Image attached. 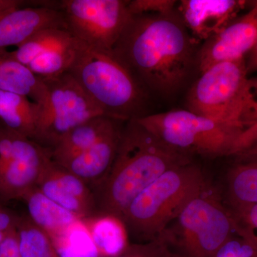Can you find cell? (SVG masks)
I'll list each match as a JSON object with an SVG mask.
<instances>
[{
    "label": "cell",
    "instance_id": "32",
    "mask_svg": "<svg viewBox=\"0 0 257 257\" xmlns=\"http://www.w3.org/2000/svg\"><path fill=\"white\" fill-rule=\"evenodd\" d=\"M19 217L0 207V244L10 231L16 229Z\"/></svg>",
    "mask_w": 257,
    "mask_h": 257
},
{
    "label": "cell",
    "instance_id": "26",
    "mask_svg": "<svg viewBox=\"0 0 257 257\" xmlns=\"http://www.w3.org/2000/svg\"><path fill=\"white\" fill-rule=\"evenodd\" d=\"M237 121L245 128L257 126V77H248L245 82L240 99Z\"/></svg>",
    "mask_w": 257,
    "mask_h": 257
},
{
    "label": "cell",
    "instance_id": "13",
    "mask_svg": "<svg viewBox=\"0 0 257 257\" xmlns=\"http://www.w3.org/2000/svg\"><path fill=\"white\" fill-rule=\"evenodd\" d=\"M37 187L51 200L82 219L94 215L95 197L87 183L50 157L44 166Z\"/></svg>",
    "mask_w": 257,
    "mask_h": 257
},
{
    "label": "cell",
    "instance_id": "18",
    "mask_svg": "<svg viewBox=\"0 0 257 257\" xmlns=\"http://www.w3.org/2000/svg\"><path fill=\"white\" fill-rule=\"evenodd\" d=\"M82 219L100 257L117 256L130 245L128 230L119 216L97 213Z\"/></svg>",
    "mask_w": 257,
    "mask_h": 257
},
{
    "label": "cell",
    "instance_id": "16",
    "mask_svg": "<svg viewBox=\"0 0 257 257\" xmlns=\"http://www.w3.org/2000/svg\"><path fill=\"white\" fill-rule=\"evenodd\" d=\"M124 122L104 114L88 120L64 135L49 150L51 160L60 164L72 158L92 147Z\"/></svg>",
    "mask_w": 257,
    "mask_h": 257
},
{
    "label": "cell",
    "instance_id": "12",
    "mask_svg": "<svg viewBox=\"0 0 257 257\" xmlns=\"http://www.w3.org/2000/svg\"><path fill=\"white\" fill-rule=\"evenodd\" d=\"M253 2L241 0H182L176 11L194 40L202 45L217 36Z\"/></svg>",
    "mask_w": 257,
    "mask_h": 257
},
{
    "label": "cell",
    "instance_id": "35",
    "mask_svg": "<svg viewBox=\"0 0 257 257\" xmlns=\"http://www.w3.org/2000/svg\"><path fill=\"white\" fill-rule=\"evenodd\" d=\"M257 155V126L255 128L254 133H253V137L251 138V141H250L249 145H248L246 150L239 155Z\"/></svg>",
    "mask_w": 257,
    "mask_h": 257
},
{
    "label": "cell",
    "instance_id": "11",
    "mask_svg": "<svg viewBox=\"0 0 257 257\" xmlns=\"http://www.w3.org/2000/svg\"><path fill=\"white\" fill-rule=\"evenodd\" d=\"M257 42V1L217 36L204 42L198 52L197 68L202 72L212 64L244 58Z\"/></svg>",
    "mask_w": 257,
    "mask_h": 257
},
{
    "label": "cell",
    "instance_id": "27",
    "mask_svg": "<svg viewBox=\"0 0 257 257\" xmlns=\"http://www.w3.org/2000/svg\"><path fill=\"white\" fill-rule=\"evenodd\" d=\"M243 237L257 246V204L230 208Z\"/></svg>",
    "mask_w": 257,
    "mask_h": 257
},
{
    "label": "cell",
    "instance_id": "24",
    "mask_svg": "<svg viewBox=\"0 0 257 257\" xmlns=\"http://www.w3.org/2000/svg\"><path fill=\"white\" fill-rule=\"evenodd\" d=\"M72 36L67 30L50 28L42 30L18 47L16 50L8 52L7 54L20 63L28 66L39 56L68 41Z\"/></svg>",
    "mask_w": 257,
    "mask_h": 257
},
{
    "label": "cell",
    "instance_id": "2",
    "mask_svg": "<svg viewBox=\"0 0 257 257\" xmlns=\"http://www.w3.org/2000/svg\"><path fill=\"white\" fill-rule=\"evenodd\" d=\"M150 133L137 119L126 121L114 163L98 185L99 213L121 218L139 194L165 172L192 161Z\"/></svg>",
    "mask_w": 257,
    "mask_h": 257
},
{
    "label": "cell",
    "instance_id": "21",
    "mask_svg": "<svg viewBox=\"0 0 257 257\" xmlns=\"http://www.w3.org/2000/svg\"><path fill=\"white\" fill-rule=\"evenodd\" d=\"M236 157L226 181L230 208L257 204V155Z\"/></svg>",
    "mask_w": 257,
    "mask_h": 257
},
{
    "label": "cell",
    "instance_id": "6",
    "mask_svg": "<svg viewBox=\"0 0 257 257\" xmlns=\"http://www.w3.org/2000/svg\"><path fill=\"white\" fill-rule=\"evenodd\" d=\"M239 225L229 209L205 192L194 198L158 238L178 257H214Z\"/></svg>",
    "mask_w": 257,
    "mask_h": 257
},
{
    "label": "cell",
    "instance_id": "30",
    "mask_svg": "<svg viewBox=\"0 0 257 257\" xmlns=\"http://www.w3.org/2000/svg\"><path fill=\"white\" fill-rule=\"evenodd\" d=\"M214 257H257V246L237 232L223 244Z\"/></svg>",
    "mask_w": 257,
    "mask_h": 257
},
{
    "label": "cell",
    "instance_id": "31",
    "mask_svg": "<svg viewBox=\"0 0 257 257\" xmlns=\"http://www.w3.org/2000/svg\"><path fill=\"white\" fill-rule=\"evenodd\" d=\"M0 257H22L17 228L10 231L0 244Z\"/></svg>",
    "mask_w": 257,
    "mask_h": 257
},
{
    "label": "cell",
    "instance_id": "19",
    "mask_svg": "<svg viewBox=\"0 0 257 257\" xmlns=\"http://www.w3.org/2000/svg\"><path fill=\"white\" fill-rule=\"evenodd\" d=\"M40 111V104L27 96L0 91V119L12 131L34 141Z\"/></svg>",
    "mask_w": 257,
    "mask_h": 257
},
{
    "label": "cell",
    "instance_id": "14",
    "mask_svg": "<svg viewBox=\"0 0 257 257\" xmlns=\"http://www.w3.org/2000/svg\"><path fill=\"white\" fill-rule=\"evenodd\" d=\"M50 28L67 30L60 10L52 7L13 8L0 13V52L21 45L32 35Z\"/></svg>",
    "mask_w": 257,
    "mask_h": 257
},
{
    "label": "cell",
    "instance_id": "20",
    "mask_svg": "<svg viewBox=\"0 0 257 257\" xmlns=\"http://www.w3.org/2000/svg\"><path fill=\"white\" fill-rule=\"evenodd\" d=\"M23 199L28 207L29 218L50 237L59 234L74 221L80 219L74 213L51 200L37 187L27 193Z\"/></svg>",
    "mask_w": 257,
    "mask_h": 257
},
{
    "label": "cell",
    "instance_id": "34",
    "mask_svg": "<svg viewBox=\"0 0 257 257\" xmlns=\"http://www.w3.org/2000/svg\"><path fill=\"white\" fill-rule=\"evenodd\" d=\"M23 2L18 0H0V13L13 8H20Z\"/></svg>",
    "mask_w": 257,
    "mask_h": 257
},
{
    "label": "cell",
    "instance_id": "22",
    "mask_svg": "<svg viewBox=\"0 0 257 257\" xmlns=\"http://www.w3.org/2000/svg\"><path fill=\"white\" fill-rule=\"evenodd\" d=\"M50 238L59 257H100L81 218Z\"/></svg>",
    "mask_w": 257,
    "mask_h": 257
},
{
    "label": "cell",
    "instance_id": "3",
    "mask_svg": "<svg viewBox=\"0 0 257 257\" xmlns=\"http://www.w3.org/2000/svg\"><path fill=\"white\" fill-rule=\"evenodd\" d=\"M75 40V55L68 72L104 114L125 122L146 116L149 93L112 51Z\"/></svg>",
    "mask_w": 257,
    "mask_h": 257
},
{
    "label": "cell",
    "instance_id": "28",
    "mask_svg": "<svg viewBox=\"0 0 257 257\" xmlns=\"http://www.w3.org/2000/svg\"><path fill=\"white\" fill-rule=\"evenodd\" d=\"M114 257H174L167 245L160 239L145 243L130 244Z\"/></svg>",
    "mask_w": 257,
    "mask_h": 257
},
{
    "label": "cell",
    "instance_id": "10",
    "mask_svg": "<svg viewBox=\"0 0 257 257\" xmlns=\"http://www.w3.org/2000/svg\"><path fill=\"white\" fill-rule=\"evenodd\" d=\"M50 152L36 142L19 135L14 156L0 165V200L22 199L34 187Z\"/></svg>",
    "mask_w": 257,
    "mask_h": 257
},
{
    "label": "cell",
    "instance_id": "9",
    "mask_svg": "<svg viewBox=\"0 0 257 257\" xmlns=\"http://www.w3.org/2000/svg\"><path fill=\"white\" fill-rule=\"evenodd\" d=\"M128 1L63 0L59 10L75 40L99 50L112 51L128 20Z\"/></svg>",
    "mask_w": 257,
    "mask_h": 257
},
{
    "label": "cell",
    "instance_id": "5",
    "mask_svg": "<svg viewBox=\"0 0 257 257\" xmlns=\"http://www.w3.org/2000/svg\"><path fill=\"white\" fill-rule=\"evenodd\" d=\"M168 146L192 157L237 156L247 147L250 128L176 109L136 119Z\"/></svg>",
    "mask_w": 257,
    "mask_h": 257
},
{
    "label": "cell",
    "instance_id": "29",
    "mask_svg": "<svg viewBox=\"0 0 257 257\" xmlns=\"http://www.w3.org/2000/svg\"><path fill=\"white\" fill-rule=\"evenodd\" d=\"M177 5L173 0H132L128 10L132 15H167L175 12Z\"/></svg>",
    "mask_w": 257,
    "mask_h": 257
},
{
    "label": "cell",
    "instance_id": "8",
    "mask_svg": "<svg viewBox=\"0 0 257 257\" xmlns=\"http://www.w3.org/2000/svg\"><path fill=\"white\" fill-rule=\"evenodd\" d=\"M200 74L187 93L186 109L218 121L239 124L238 109L248 78L245 58L218 62Z\"/></svg>",
    "mask_w": 257,
    "mask_h": 257
},
{
    "label": "cell",
    "instance_id": "7",
    "mask_svg": "<svg viewBox=\"0 0 257 257\" xmlns=\"http://www.w3.org/2000/svg\"><path fill=\"white\" fill-rule=\"evenodd\" d=\"M43 80L47 96L34 141L50 150L74 128L104 113L69 72Z\"/></svg>",
    "mask_w": 257,
    "mask_h": 257
},
{
    "label": "cell",
    "instance_id": "33",
    "mask_svg": "<svg viewBox=\"0 0 257 257\" xmlns=\"http://www.w3.org/2000/svg\"><path fill=\"white\" fill-rule=\"evenodd\" d=\"M246 61L247 74L253 73L257 71V42L252 50L248 54L247 60Z\"/></svg>",
    "mask_w": 257,
    "mask_h": 257
},
{
    "label": "cell",
    "instance_id": "23",
    "mask_svg": "<svg viewBox=\"0 0 257 257\" xmlns=\"http://www.w3.org/2000/svg\"><path fill=\"white\" fill-rule=\"evenodd\" d=\"M76 40L68 41L47 51L28 64L35 75L42 79L55 78L69 71L75 55Z\"/></svg>",
    "mask_w": 257,
    "mask_h": 257
},
{
    "label": "cell",
    "instance_id": "1",
    "mask_svg": "<svg viewBox=\"0 0 257 257\" xmlns=\"http://www.w3.org/2000/svg\"><path fill=\"white\" fill-rule=\"evenodd\" d=\"M200 46L175 10L167 15H132L112 53L147 92L166 97L188 82L197 67Z\"/></svg>",
    "mask_w": 257,
    "mask_h": 257
},
{
    "label": "cell",
    "instance_id": "17",
    "mask_svg": "<svg viewBox=\"0 0 257 257\" xmlns=\"http://www.w3.org/2000/svg\"><path fill=\"white\" fill-rule=\"evenodd\" d=\"M0 91L27 96L40 106L45 104L47 96L45 81L28 66L8 56L7 51L0 52Z\"/></svg>",
    "mask_w": 257,
    "mask_h": 257
},
{
    "label": "cell",
    "instance_id": "25",
    "mask_svg": "<svg viewBox=\"0 0 257 257\" xmlns=\"http://www.w3.org/2000/svg\"><path fill=\"white\" fill-rule=\"evenodd\" d=\"M19 246L22 257H59L52 239L28 217H19Z\"/></svg>",
    "mask_w": 257,
    "mask_h": 257
},
{
    "label": "cell",
    "instance_id": "15",
    "mask_svg": "<svg viewBox=\"0 0 257 257\" xmlns=\"http://www.w3.org/2000/svg\"><path fill=\"white\" fill-rule=\"evenodd\" d=\"M123 128L121 125L87 150L58 165L85 183H100L114 163Z\"/></svg>",
    "mask_w": 257,
    "mask_h": 257
},
{
    "label": "cell",
    "instance_id": "4",
    "mask_svg": "<svg viewBox=\"0 0 257 257\" xmlns=\"http://www.w3.org/2000/svg\"><path fill=\"white\" fill-rule=\"evenodd\" d=\"M205 187L202 170L192 161L176 166L140 193L121 219L128 232L146 241L158 239Z\"/></svg>",
    "mask_w": 257,
    "mask_h": 257
}]
</instances>
